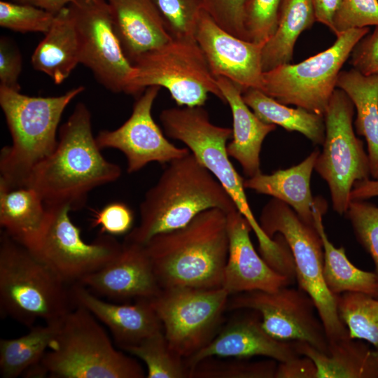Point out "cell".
<instances>
[{
	"mask_svg": "<svg viewBox=\"0 0 378 378\" xmlns=\"http://www.w3.org/2000/svg\"><path fill=\"white\" fill-rule=\"evenodd\" d=\"M80 43V64L114 93L127 94L133 64L115 32L106 0H75L70 5Z\"/></svg>",
	"mask_w": 378,
	"mask_h": 378,
	"instance_id": "obj_15",
	"label": "cell"
},
{
	"mask_svg": "<svg viewBox=\"0 0 378 378\" xmlns=\"http://www.w3.org/2000/svg\"><path fill=\"white\" fill-rule=\"evenodd\" d=\"M48 223L32 251L66 284L79 283L113 260L122 244L113 236L102 234L91 243L81 237V229L71 219L67 206H47Z\"/></svg>",
	"mask_w": 378,
	"mask_h": 378,
	"instance_id": "obj_13",
	"label": "cell"
},
{
	"mask_svg": "<svg viewBox=\"0 0 378 378\" xmlns=\"http://www.w3.org/2000/svg\"><path fill=\"white\" fill-rule=\"evenodd\" d=\"M251 312L232 318L201 350L185 359L190 370L209 357L249 358L264 356L284 362L299 356L295 341H281L270 335L263 328L258 312Z\"/></svg>",
	"mask_w": 378,
	"mask_h": 378,
	"instance_id": "obj_19",
	"label": "cell"
},
{
	"mask_svg": "<svg viewBox=\"0 0 378 378\" xmlns=\"http://www.w3.org/2000/svg\"><path fill=\"white\" fill-rule=\"evenodd\" d=\"M61 320L34 326L27 334L0 340V374L3 378H15L39 363L58 332Z\"/></svg>",
	"mask_w": 378,
	"mask_h": 378,
	"instance_id": "obj_32",
	"label": "cell"
},
{
	"mask_svg": "<svg viewBox=\"0 0 378 378\" xmlns=\"http://www.w3.org/2000/svg\"><path fill=\"white\" fill-rule=\"evenodd\" d=\"M55 15L30 4L0 1V26L14 31L45 34L50 29Z\"/></svg>",
	"mask_w": 378,
	"mask_h": 378,
	"instance_id": "obj_38",
	"label": "cell"
},
{
	"mask_svg": "<svg viewBox=\"0 0 378 378\" xmlns=\"http://www.w3.org/2000/svg\"><path fill=\"white\" fill-rule=\"evenodd\" d=\"M316 367L311 358L299 355L278 362L274 378H316Z\"/></svg>",
	"mask_w": 378,
	"mask_h": 378,
	"instance_id": "obj_45",
	"label": "cell"
},
{
	"mask_svg": "<svg viewBox=\"0 0 378 378\" xmlns=\"http://www.w3.org/2000/svg\"><path fill=\"white\" fill-rule=\"evenodd\" d=\"M337 88L352 101L356 134L365 139L370 176L378 179V72L364 75L354 68L341 71Z\"/></svg>",
	"mask_w": 378,
	"mask_h": 378,
	"instance_id": "obj_29",
	"label": "cell"
},
{
	"mask_svg": "<svg viewBox=\"0 0 378 378\" xmlns=\"http://www.w3.org/2000/svg\"><path fill=\"white\" fill-rule=\"evenodd\" d=\"M350 57L353 68L361 74L370 75L378 72V27L358 42Z\"/></svg>",
	"mask_w": 378,
	"mask_h": 378,
	"instance_id": "obj_44",
	"label": "cell"
},
{
	"mask_svg": "<svg viewBox=\"0 0 378 378\" xmlns=\"http://www.w3.org/2000/svg\"><path fill=\"white\" fill-rule=\"evenodd\" d=\"M160 120L166 135L183 142L227 192L255 234L261 256L275 258L280 253V244L262 230L248 202L244 178L229 159L227 142L232 138V129L212 123L202 106L166 108L160 113Z\"/></svg>",
	"mask_w": 378,
	"mask_h": 378,
	"instance_id": "obj_7",
	"label": "cell"
},
{
	"mask_svg": "<svg viewBox=\"0 0 378 378\" xmlns=\"http://www.w3.org/2000/svg\"><path fill=\"white\" fill-rule=\"evenodd\" d=\"M281 0H248L244 25L248 41L264 45L276 31Z\"/></svg>",
	"mask_w": 378,
	"mask_h": 378,
	"instance_id": "obj_39",
	"label": "cell"
},
{
	"mask_svg": "<svg viewBox=\"0 0 378 378\" xmlns=\"http://www.w3.org/2000/svg\"><path fill=\"white\" fill-rule=\"evenodd\" d=\"M336 298L340 318L350 337L367 342L378 350V298L360 293H344Z\"/></svg>",
	"mask_w": 378,
	"mask_h": 378,
	"instance_id": "obj_33",
	"label": "cell"
},
{
	"mask_svg": "<svg viewBox=\"0 0 378 378\" xmlns=\"http://www.w3.org/2000/svg\"><path fill=\"white\" fill-rule=\"evenodd\" d=\"M161 88H147L139 97L130 118L114 130H102L96 136L101 149L121 151L127 160V172L135 173L146 164L156 162L167 164L190 151L172 144L152 116V107Z\"/></svg>",
	"mask_w": 378,
	"mask_h": 378,
	"instance_id": "obj_16",
	"label": "cell"
},
{
	"mask_svg": "<svg viewBox=\"0 0 378 378\" xmlns=\"http://www.w3.org/2000/svg\"><path fill=\"white\" fill-rule=\"evenodd\" d=\"M354 105L344 91L335 89L324 114L326 135L314 170L326 182L336 213L344 215L354 183L370 178L363 142L353 127Z\"/></svg>",
	"mask_w": 378,
	"mask_h": 378,
	"instance_id": "obj_11",
	"label": "cell"
},
{
	"mask_svg": "<svg viewBox=\"0 0 378 378\" xmlns=\"http://www.w3.org/2000/svg\"><path fill=\"white\" fill-rule=\"evenodd\" d=\"M75 0H12V1L30 4L44 9L54 15L70 5Z\"/></svg>",
	"mask_w": 378,
	"mask_h": 378,
	"instance_id": "obj_48",
	"label": "cell"
},
{
	"mask_svg": "<svg viewBox=\"0 0 378 378\" xmlns=\"http://www.w3.org/2000/svg\"><path fill=\"white\" fill-rule=\"evenodd\" d=\"M378 27V0H342L332 33L337 37L354 28Z\"/></svg>",
	"mask_w": 378,
	"mask_h": 378,
	"instance_id": "obj_40",
	"label": "cell"
},
{
	"mask_svg": "<svg viewBox=\"0 0 378 378\" xmlns=\"http://www.w3.org/2000/svg\"><path fill=\"white\" fill-rule=\"evenodd\" d=\"M295 344L300 355L314 363L316 378H378V350L362 340L347 336L330 342L327 354L304 342Z\"/></svg>",
	"mask_w": 378,
	"mask_h": 378,
	"instance_id": "obj_25",
	"label": "cell"
},
{
	"mask_svg": "<svg viewBox=\"0 0 378 378\" xmlns=\"http://www.w3.org/2000/svg\"><path fill=\"white\" fill-rule=\"evenodd\" d=\"M44 35L31 55V65L60 84L80 64L79 38L69 6L55 14Z\"/></svg>",
	"mask_w": 378,
	"mask_h": 378,
	"instance_id": "obj_27",
	"label": "cell"
},
{
	"mask_svg": "<svg viewBox=\"0 0 378 378\" xmlns=\"http://www.w3.org/2000/svg\"><path fill=\"white\" fill-rule=\"evenodd\" d=\"M248 358L221 360L218 357L205 358L190 370L194 378H274L276 360L250 361Z\"/></svg>",
	"mask_w": 378,
	"mask_h": 378,
	"instance_id": "obj_35",
	"label": "cell"
},
{
	"mask_svg": "<svg viewBox=\"0 0 378 378\" xmlns=\"http://www.w3.org/2000/svg\"><path fill=\"white\" fill-rule=\"evenodd\" d=\"M344 215L357 241L370 255L378 276V206L366 200H351Z\"/></svg>",
	"mask_w": 378,
	"mask_h": 378,
	"instance_id": "obj_37",
	"label": "cell"
},
{
	"mask_svg": "<svg viewBox=\"0 0 378 378\" xmlns=\"http://www.w3.org/2000/svg\"><path fill=\"white\" fill-rule=\"evenodd\" d=\"M237 207L214 175L190 152L167 163L139 206V224L124 241L145 245L154 236L182 227L199 214Z\"/></svg>",
	"mask_w": 378,
	"mask_h": 378,
	"instance_id": "obj_3",
	"label": "cell"
},
{
	"mask_svg": "<svg viewBox=\"0 0 378 378\" xmlns=\"http://www.w3.org/2000/svg\"><path fill=\"white\" fill-rule=\"evenodd\" d=\"M22 71V57L8 38L0 39V85L20 91L18 79Z\"/></svg>",
	"mask_w": 378,
	"mask_h": 378,
	"instance_id": "obj_43",
	"label": "cell"
},
{
	"mask_svg": "<svg viewBox=\"0 0 378 378\" xmlns=\"http://www.w3.org/2000/svg\"><path fill=\"white\" fill-rule=\"evenodd\" d=\"M84 90L78 86L59 96L43 97L0 85V106L12 138V144L1 153L0 186H26L33 169L56 148L65 108Z\"/></svg>",
	"mask_w": 378,
	"mask_h": 378,
	"instance_id": "obj_4",
	"label": "cell"
},
{
	"mask_svg": "<svg viewBox=\"0 0 378 378\" xmlns=\"http://www.w3.org/2000/svg\"><path fill=\"white\" fill-rule=\"evenodd\" d=\"M41 363L52 378H143L137 361L113 346L87 309L76 305L61 320Z\"/></svg>",
	"mask_w": 378,
	"mask_h": 378,
	"instance_id": "obj_6",
	"label": "cell"
},
{
	"mask_svg": "<svg viewBox=\"0 0 378 378\" xmlns=\"http://www.w3.org/2000/svg\"><path fill=\"white\" fill-rule=\"evenodd\" d=\"M315 21L312 0H281L276 31L262 46L263 72L290 63L298 38Z\"/></svg>",
	"mask_w": 378,
	"mask_h": 378,
	"instance_id": "obj_30",
	"label": "cell"
},
{
	"mask_svg": "<svg viewBox=\"0 0 378 378\" xmlns=\"http://www.w3.org/2000/svg\"><path fill=\"white\" fill-rule=\"evenodd\" d=\"M160 288H222L229 239L227 214L206 210L186 225L152 237L145 245Z\"/></svg>",
	"mask_w": 378,
	"mask_h": 378,
	"instance_id": "obj_2",
	"label": "cell"
},
{
	"mask_svg": "<svg viewBox=\"0 0 378 378\" xmlns=\"http://www.w3.org/2000/svg\"><path fill=\"white\" fill-rule=\"evenodd\" d=\"M227 230L229 248L222 288L230 296L252 290L273 292L293 283L256 252L250 238L252 229L237 209L227 214Z\"/></svg>",
	"mask_w": 378,
	"mask_h": 378,
	"instance_id": "obj_18",
	"label": "cell"
},
{
	"mask_svg": "<svg viewBox=\"0 0 378 378\" xmlns=\"http://www.w3.org/2000/svg\"><path fill=\"white\" fill-rule=\"evenodd\" d=\"M122 350L144 361L148 378L189 377L185 359L169 347L163 330Z\"/></svg>",
	"mask_w": 378,
	"mask_h": 378,
	"instance_id": "obj_34",
	"label": "cell"
},
{
	"mask_svg": "<svg viewBox=\"0 0 378 378\" xmlns=\"http://www.w3.org/2000/svg\"><path fill=\"white\" fill-rule=\"evenodd\" d=\"M122 244L113 260L83 277L79 284L97 295L115 301L155 298L162 288L144 245Z\"/></svg>",
	"mask_w": 378,
	"mask_h": 378,
	"instance_id": "obj_20",
	"label": "cell"
},
{
	"mask_svg": "<svg viewBox=\"0 0 378 378\" xmlns=\"http://www.w3.org/2000/svg\"><path fill=\"white\" fill-rule=\"evenodd\" d=\"M327 203L317 197L314 207V225L321 236L323 248V277L334 295L360 293L378 298V276L356 267L348 258L344 247H335L329 240L323 223Z\"/></svg>",
	"mask_w": 378,
	"mask_h": 378,
	"instance_id": "obj_28",
	"label": "cell"
},
{
	"mask_svg": "<svg viewBox=\"0 0 378 378\" xmlns=\"http://www.w3.org/2000/svg\"><path fill=\"white\" fill-rule=\"evenodd\" d=\"M378 196V179H365L354 183L351 194V200H367Z\"/></svg>",
	"mask_w": 378,
	"mask_h": 378,
	"instance_id": "obj_47",
	"label": "cell"
},
{
	"mask_svg": "<svg viewBox=\"0 0 378 378\" xmlns=\"http://www.w3.org/2000/svg\"><path fill=\"white\" fill-rule=\"evenodd\" d=\"M93 136L91 113L85 104H76L59 130L54 151L31 171L26 186L34 189L46 206L82 209L94 188L121 176L119 165L107 160Z\"/></svg>",
	"mask_w": 378,
	"mask_h": 378,
	"instance_id": "obj_1",
	"label": "cell"
},
{
	"mask_svg": "<svg viewBox=\"0 0 378 378\" xmlns=\"http://www.w3.org/2000/svg\"><path fill=\"white\" fill-rule=\"evenodd\" d=\"M342 0H312L316 21L323 24L332 31L334 19Z\"/></svg>",
	"mask_w": 378,
	"mask_h": 378,
	"instance_id": "obj_46",
	"label": "cell"
},
{
	"mask_svg": "<svg viewBox=\"0 0 378 378\" xmlns=\"http://www.w3.org/2000/svg\"><path fill=\"white\" fill-rule=\"evenodd\" d=\"M229 294L223 288L176 286L150 299L169 347L186 359L217 334Z\"/></svg>",
	"mask_w": 378,
	"mask_h": 378,
	"instance_id": "obj_12",
	"label": "cell"
},
{
	"mask_svg": "<svg viewBox=\"0 0 378 378\" xmlns=\"http://www.w3.org/2000/svg\"><path fill=\"white\" fill-rule=\"evenodd\" d=\"M227 309L254 310L259 313L265 330L274 338L304 342L328 353L329 340L316 305L299 287L287 286L273 292L252 290L230 295Z\"/></svg>",
	"mask_w": 378,
	"mask_h": 378,
	"instance_id": "obj_14",
	"label": "cell"
},
{
	"mask_svg": "<svg viewBox=\"0 0 378 378\" xmlns=\"http://www.w3.org/2000/svg\"><path fill=\"white\" fill-rule=\"evenodd\" d=\"M258 223L270 238L280 234L286 241L298 287L313 300L329 343L349 336L338 314L336 295L328 289L323 277V243L315 225L306 223L290 206L275 198L262 207Z\"/></svg>",
	"mask_w": 378,
	"mask_h": 378,
	"instance_id": "obj_8",
	"label": "cell"
},
{
	"mask_svg": "<svg viewBox=\"0 0 378 378\" xmlns=\"http://www.w3.org/2000/svg\"><path fill=\"white\" fill-rule=\"evenodd\" d=\"M248 0H202L203 10L222 29L248 41L244 25Z\"/></svg>",
	"mask_w": 378,
	"mask_h": 378,
	"instance_id": "obj_41",
	"label": "cell"
},
{
	"mask_svg": "<svg viewBox=\"0 0 378 378\" xmlns=\"http://www.w3.org/2000/svg\"><path fill=\"white\" fill-rule=\"evenodd\" d=\"M195 38L209 68L217 77H223L244 93L262 87L263 45L238 38L218 26L203 10L199 17Z\"/></svg>",
	"mask_w": 378,
	"mask_h": 378,
	"instance_id": "obj_17",
	"label": "cell"
},
{
	"mask_svg": "<svg viewBox=\"0 0 378 378\" xmlns=\"http://www.w3.org/2000/svg\"><path fill=\"white\" fill-rule=\"evenodd\" d=\"M128 94L150 86L166 88L178 106H203L209 94L225 103L205 56L195 38H172L133 63Z\"/></svg>",
	"mask_w": 378,
	"mask_h": 378,
	"instance_id": "obj_9",
	"label": "cell"
},
{
	"mask_svg": "<svg viewBox=\"0 0 378 378\" xmlns=\"http://www.w3.org/2000/svg\"><path fill=\"white\" fill-rule=\"evenodd\" d=\"M172 38H195L202 0H151Z\"/></svg>",
	"mask_w": 378,
	"mask_h": 378,
	"instance_id": "obj_36",
	"label": "cell"
},
{
	"mask_svg": "<svg viewBox=\"0 0 378 378\" xmlns=\"http://www.w3.org/2000/svg\"><path fill=\"white\" fill-rule=\"evenodd\" d=\"M134 218V213L128 205L113 202L94 211L91 227H100V233L113 237L127 234L132 229Z\"/></svg>",
	"mask_w": 378,
	"mask_h": 378,
	"instance_id": "obj_42",
	"label": "cell"
},
{
	"mask_svg": "<svg viewBox=\"0 0 378 378\" xmlns=\"http://www.w3.org/2000/svg\"><path fill=\"white\" fill-rule=\"evenodd\" d=\"M66 284L4 231L0 238L1 313L31 328L62 319L75 307Z\"/></svg>",
	"mask_w": 378,
	"mask_h": 378,
	"instance_id": "obj_5",
	"label": "cell"
},
{
	"mask_svg": "<svg viewBox=\"0 0 378 378\" xmlns=\"http://www.w3.org/2000/svg\"><path fill=\"white\" fill-rule=\"evenodd\" d=\"M48 209L32 188L0 186V225L10 238L33 251L46 229Z\"/></svg>",
	"mask_w": 378,
	"mask_h": 378,
	"instance_id": "obj_26",
	"label": "cell"
},
{
	"mask_svg": "<svg viewBox=\"0 0 378 378\" xmlns=\"http://www.w3.org/2000/svg\"><path fill=\"white\" fill-rule=\"evenodd\" d=\"M243 99L263 122L279 125L288 132H298L313 144L322 146L325 139L324 116L304 108L288 107L258 89L242 93Z\"/></svg>",
	"mask_w": 378,
	"mask_h": 378,
	"instance_id": "obj_31",
	"label": "cell"
},
{
	"mask_svg": "<svg viewBox=\"0 0 378 378\" xmlns=\"http://www.w3.org/2000/svg\"><path fill=\"white\" fill-rule=\"evenodd\" d=\"M75 306H82L110 330L116 345L124 348L163 330L149 299H137L132 304L106 302L81 284L70 288Z\"/></svg>",
	"mask_w": 378,
	"mask_h": 378,
	"instance_id": "obj_21",
	"label": "cell"
},
{
	"mask_svg": "<svg viewBox=\"0 0 378 378\" xmlns=\"http://www.w3.org/2000/svg\"><path fill=\"white\" fill-rule=\"evenodd\" d=\"M319 153L315 149L296 165L247 178L244 180V188L285 202L303 221L314 225L313 211L317 197L312 195L310 181Z\"/></svg>",
	"mask_w": 378,
	"mask_h": 378,
	"instance_id": "obj_24",
	"label": "cell"
},
{
	"mask_svg": "<svg viewBox=\"0 0 378 378\" xmlns=\"http://www.w3.org/2000/svg\"><path fill=\"white\" fill-rule=\"evenodd\" d=\"M216 82L232 116V140L227 144V153L239 163L248 178L252 177L261 172L262 143L276 125L261 120L245 103L241 90L232 82L223 77H217Z\"/></svg>",
	"mask_w": 378,
	"mask_h": 378,
	"instance_id": "obj_23",
	"label": "cell"
},
{
	"mask_svg": "<svg viewBox=\"0 0 378 378\" xmlns=\"http://www.w3.org/2000/svg\"><path fill=\"white\" fill-rule=\"evenodd\" d=\"M115 32L132 64L141 55L172 39L151 0H106Z\"/></svg>",
	"mask_w": 378,
	"mask_h": 378,
	"instance_id": "obj_22",
	"label": "cell"
},
{
	"mask_svg": "<svg viewBox=\"0 0 378 378\" xmlns=\"http://www.w3.org/2000/svg\"><path fill=\"white\" fill-rule=\"evenodd\" d=\"M369 31L368 27L349 29L324 51L300 63L264 71L261 91L283 104L324 115L342 67Z\"/></svg>",
	"mask_w": 378,
	"mask_h": 378,
	"instance_id": "obj_10",
	"label": "cell"
}]
</instances>
